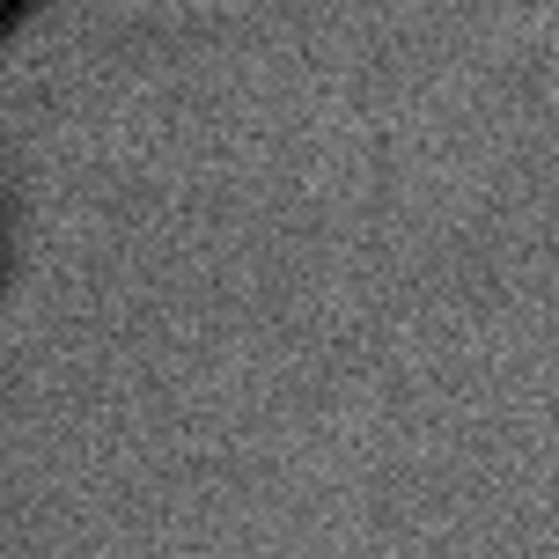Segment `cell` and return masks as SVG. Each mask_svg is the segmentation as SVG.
<instances>
[{
  "label": "cell",
  "instance_id": "6da1fadb",
  "mask_svg": "<svg viewBox=\"0 0 559 559\" xmlns=\"http://www.w3.org/2000/svg\"><path fill=\"white\" fill-rule=\"evenodd\" d=\"M8 15H15V0H0V23H8Z\"/></svg>",
  "mask_w": 559,
  "mask_h": 559
}]
</instances>
